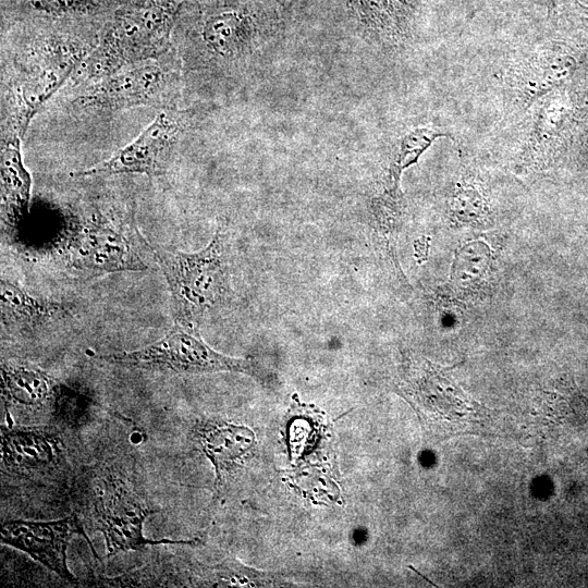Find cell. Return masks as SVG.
<instances>
[{
    "instance_id": "cell-18",
    "label": "cell",
    "mask_w": 588,
    "mask_h": 588,
    "mask_svg": "<svg viewBox=\"0 0 588 588\" xmlns=\"http://www.w3.org/2000/svg\"><path fill=\"white\" fill-rule=\"evenodd\" d=\"M1 376L4 395L27 406L54 402L62 388L49 373L25 362L2 363Z\"/></svg>"
},
{
    "instance_id": "cell-20",
    "label": "cell",
    "mask_w": 588,
    "mask_h": 588,
    "mask_svg": "<svg viewBox=\"0 0 588 588\" xmlns=\"http://www.w3.org/2000/svg\"><path fill=\"white\" fill-rule=\"evenodd\" d=\"M405 207L406 203L401 185L389 182L384 189L371 200L370 209L376 232L380 235L395 264V240L402 225Z\"/></svg>"
},
{
    "instance_id": "cell-17",
    "label": "cell",
    "mask_w": 588,
    "mask_h": 588,
    "mask_svg": "<svg viewBox=\"0 0 588 588\" xmlns=\"http://www.w3.org/2000/svg\"><path fill=\"white\" fill-rule=\"evenodd\" d=\"M448 213L453 225L487 229L493 224L494 208L478 177L465 170L448 197Z\"/></svg>"
},
{
    "instance_id": "cell-16",
    "label": "cell",
    "mask_w": 588,
    "mask_h": 588,
    "mask_svg": "<svg viewBox=\"0 0 588 588\" xmlns=\"http://www.w3.org/2000/svg\"><path fill=\"white\" fill-rule=\"evenodd\" d=\"M32 176L23 162L19 135L5 137L1 146L2 209L10 220L29 212Z\"/></svg>"
},
{
    "instance_id": "cell-22",
    "label": "cell",
    "mask_w": 588,
    "mask_h": 588,
    "mask_svg": "<svg viewBox=\"0 0 588 588\" xmlns=\"http://www.w3.org/2000/svg\"><path fill=\"white\" fill-rule=\"evenodd\" d=\"M83 401L84 399L62 385L53 402L57 417L70 425L82 422L87 412V403Z\"/></svg>"
},
{
    "instance_id": "cell-8",
    "label": "cell",
    "mask_w": 588,
    "mask_h": 588,
    "mask_svg": "<svg viewBox=\"0 0 588 588\" xmlns=\"http://www.w3.org/2000/svg\"><path fill=\"white\" fill-rule=\"evenodd\" d=\"M82 535L89 542L75 514L56 520H7L1 528V542L16 548L61 578L75 583L66 563V548L74 535Z\"/></svg>"
},
{
    "instance_id": "cell-15",
    "label": "cell",
    "mask_w": 588,
    "mask_h": 588,
    "mask_svg": "<svg viewBox=\"0 0 588 588\" xmlns=\"http://www.w3.org/2000/svg\"><path fill=\"white\" fill-rule=\"evenodd\" d=\"M58 452L54 434L35 429H12L2 433V461L15 470L46 468L57 460Z\"/></svg>"
},
{
    "instance_id": "cell-2",
    "label": "cell",
    "mask_w": 588,
    "mask_h": 588,
    "mask_svg": "<svg viewBox=\"0 0 588 588\" xmlns=\"http://www.w3.org/2000/svg\"><path fill=\"white\" fill-rule=\"evenodd\" d=\"M171 1L127 4L119 10L87 64L89 77L103 78L125 65L161 56L173 24Z\"/></svg>"
},
{
    "instance_id": "cell-11",
    "label": "cell",
    "mask_w": 588,
    "mask_h": 588,
    "mask_svg": "<svg viewBox=\"0 0 588 588\" xmlns=\"http://www.w3.org/2000/svg\"><path fill=\"white\" fill-rule=\"evenodd\" d=\"M494 262V250L486 240L477 237L464 242L454 252L449 280L437 298L457 306L483 294Z\"/></svg>"
},
{
    "instance_id": "cell-3",
    "label": "cell",
    "mask_w": 588,
    "mask_h": 588,
    "mask_svg": "<svg viewBox=\"0 0 588 588\" xmlns=\"http://www.w3.org/2000/svg\"><path fill=\"white\" fill-rule=\"evenodd\" d=\"M93 357L112 365L172 371L176 373L241 372L258 378V365L249 358H235L210 347L199 330L175 322L161 339L128 352L94 354Z\"/></svg>"
},
{
    "instance_id": "cell-10",
    "label": "cell",
    "mask_w": 588,
    "mask_h": 588,
    "mask_svg": "<svg viewBox=\"0 0 588 588\" xmlns=\"http://www.w3.org/2000/svg\"><path fill=\"white\" fill-rule=\"evenodd\" d=\"M569 65L558 47H538L525 54L505 76L513 105L526 109L538 101L567 75Z\"/></svg>"
},
{
    "instance_id": "cell-14",
    "label": "cell",
    "mask_w": 588,
    "mask_h": 588,
    "mask_svg": "<svg viewBox=\"0 0 588 588\" xmlns=\"http://www.w3.org/2000/svg\"><path fill=\"white\" fill-rule=\"evenodd\" d=\"M1 317L5 324L36 328L71 315L66 305L36 297L8 280L0 281Z\"/></svg>"
},
{
    "instance_id": "cell-13",
    "label": "cell",
    "mask_w": 588,
    "mask_h": 588,
    "mask_svg": "<svg viewBox=\"0 0 588 588\" xmlns=\"http://www.w3.org/2000/svg\"><path fill=\"white\" fill-rule=\"evenodd\" d=\"M197 440L215 466L217 482L236 466L253 449L254 432L246 426L225 421H208L197 429Z\"/></svg>"
},
{
    "instance_id": "cell-21",
    "label": "cell",
    "mask_w": 588,
    "mask_h": 588,
    "mask_svg": "<svg viewBox=\"0 0 588 588\" xmlns=\"http://www.w3.org/2000/svg\"><path fill=\"white\" fill-rule=\"evenodd\" d=\"M440 137H451V135L429 126L414 127L404 133L399 139L392 157L388 182L400 185L403 171L416 163L431 144Z\"/></svg>"
},
{
    "instance_id": "cell-12",
    "label": "cell",
    "mask_w": 588,
    "mask_h": 588,
    "mask_svg": "<svg viewBox=\"0 0 588 588\" xmlns=\"http://www.w3.org/2000/svg\"><path fill=\"white\" fill-rule=\"evenodd\" d=\"M565 109L554 94L538 100L528 137L517 158V169L525 172L540 171L553 159Z\"/></svg>"
},
{
    "instance_id": "cell-9",
    "label": "cell",
    "mask_w": 588,
    "mask_h": 588,
    "mask_svg": "<svg viewBox=\"0 0 588 588\" xmlns=\"http://www.w3.org/2000/svg\"><path fill=\"white\" fill-rule=\"evenodd\" d=\"M72 262L76 270L89 277L147 269L125 235L100 221L89 223L79 232L75 240Z\"/></svg>"
},
{
    "instance_id": "cell-5",
    "label": "cell",
    "mask_w": 588,
    "mask_h": 588,
    "mask_svg": "<svg viewBox=\"0 0 588 588\" xmlns=\"http://www.w3.org/2000/svg\"><path fill=\"white\" fill-rule=\"evenodd\" d=\"M179 73L170 59L161 56L128 64L100 78L81 98L87 106L119 110L137 106L167 109L175 96Z\"/></svg>"
},
{
    "instance_id": "cell-1",
    "label": "cell",
    "mask_w": 588,
    "mask_h": 588,
    "mask_svg": "<svg viewBox=\"0 0 588 588\" xmlns=\"http://www.w3.org/2000/svg\"><path fill=\"white\" fill-rule=\"evenodd\" d=\"M137 236L148 248L162 271L173 302L177 323L199 330L208 313L225 301L229 294V236L219 225L210 242L195 253L170 252Z\"/></svg>"
},
{
    "instance_id": "cell-6",
    "label": "cell",
    "mask_w": 588,
    "mask_h": 588,
    "mask_svg": "<svg viewBox=\"0 0 588 588\" xmlns=\"http://www.w3.org/2000/svg\"><path fill=\"white\" fill-rule=\"evenodd\" d=\"M156 512L122 479L108 477L94 505L96 524L106 540L107 556L122 551L139 550L147 544L191 542L146 538L143 534L144 522Z\"/></svg>"
},
{
    "instance_id": "cell-7",
    "label": "cell",
    "mask_w": 588,
    "mask_h": 588,
    "mask_svg": "<svg viewBox=\"0 0 588 588\" xmlns=\"http://www.w3.org/2000/svg\"><path fill=\"white\" fill-rule=\"evenodd\" d=\"M182 130L177 112L167 108L130 144L109 159L71 173L72 177L107 176L121 173H139L149 177L168 171L173 149Z\"/></svg>"
},
{
    "instance_id": "cell-23",
    "label": "cell",
    "mask_w": 588,
    "mask_h": 588,
    "mask_svg": "<svg viewBox=\"0 0 588 588\" xmlns=\"http://www.w3.org/2000/svg\"><path fill=\"white\" fill-rule=\"evenodd\" d=\"M124 1L127 2V4H135V5L158 2L157 0H124Z\"/></svg>"
},
{
    "instance_id": "cell-4",
    "label": "cell",
    "mask_w": 588,
    "mask_h": 588,
    "mask_svg": "<svg viewBox=\"0 0 588 588\" xmlns=\"http://www.w3.org/2000/svg\"><path fill=\"white\" fill-rule=\"evenodd\" d=\"M401 393L432 421L450 433L478 422L480 405L453 380L448 368L425 358L407 356L400 383Z\"/></svg>"
},
{
    "instance_id": "cell-19",
    "label": "cell",
    "mask_w": 588,
    "mask_h": 588,
    "mask_svg": "<svg viewBox=\"0 0 588 588\" xmlns=\"http://www.w3.org/2000/svg\"><path fill=\"white\" fill-rule=\"evenodd\" d=\"M249 24L237 12L211 15L203 27V38L208 48L222 57L238 53L247 42Z\"/></svg>"
}]
</instances>
